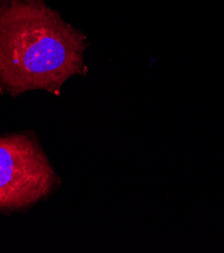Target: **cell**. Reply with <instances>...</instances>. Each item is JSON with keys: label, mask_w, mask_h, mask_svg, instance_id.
<instances>
[{"label": "cell", "mask_w": 224, "mask_h": 253, "mask_svg": "<svg viewBox=\"0 0 224 253\" xmlns=\"http://www.w3.org/2000/svg\"><path fill=\"white\" fill-rule=\"evenodd\" d=\"M86 37L44 0L0 3V86L13 96L30 90L59 94L87 71Z\"/></svg>", "instance_id": "1"}, {"label": "cell", "mask_w": 224, "mask_h": 253, "mask_svg": "<svg viewBox=\"0 0 224 253\" xmlns=\"http://www.w3.org/2000/svg\"><path fill=\"white\" fill-rule=\"evenodd\" d=\"M55 179L33 139L21 134L0 138V210L37 203L52 190Z\"/></svg>", "instance_id": "2"}]
</instances>
